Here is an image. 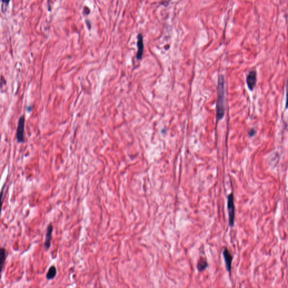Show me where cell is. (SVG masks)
<instances>
[{
  "mask_svg": "<svg viewBox=\"0 0 288 288\" xmlns=\"http://www.w3.org/2000/svg\"><path fill=\"white\" fill-rule=\"evenodd\" d=\"M24 128H25V118L24 116L20 118L17 130V139L19 143H22L24 141Z\"/></svg>",
  "mask_w": 288,
  "mask_h": 288,
  "instance_id": "3",
  "label": "cell"
},
{
  "mask_svg": "<svg viewBox=\"0 0 288 288\" xmlns=\"http://www.w3.org/2000/svg\"><path fill=\"white\" fill-rule=\"evenodd\" d=\"M256 134V131L254 128H252L249 131V137H252Z\"/></svg>",
  "mask_w": 288,
  "mask_h": 288,
  "instance_id": "12",
  "label": "cell"
},
{
  "mask_svg": "<svg viewBox=\"0 0 288 288\" xmlns=\"http://www.w3.org/2000/svg\"><path fill=\"white\" fill-rule=\"evenodd\" d=\"M3 194H4V188L2 189L1 191L0 192V216H1V209L2 207V204H3Z\"/></svg>",
  "mask_w": 288,
  "mask_h": 288,
  "instance_id": "11",
  "label": "cell"
},
{
  "mask_svg": "<svg viewBox=\"0 0 288 288\" xmlns=\"http://www.w3.org/2000/svg\"><path fill=\"white\" fill-rule=\"evenodd\" d=\"M137 47L138 50L137 52V58L140 59L142 56L144 51V43H143V36L141 34H138L137 36Z\"/></svg>",
  "mask_w": 288,
  "mask_h": 288,
  "instance_id": "7",
  "label": "cell"
},
{
  "mask_svg": "<svg viewBox=\"0 0 288 288\" xmlns=\"http://www.w3.org/2000/svg\"><path fill=\"white\" fill-rule=\"evenodd\" d=\"M225 87H224V78L222 76H220L218 81V100L217 104V119L220 120L223 118L225 114Z\"/></svg>",
  "mask_w": 288,
  "mask_h": 288,
  "instance_id": "1",
  "label": "cell"
},
{
  "mask_svg": "<svg viewBox=\"0 0 288 288\" xmlns=\"http://www.w3.org/2000/svg\"><path fill=\"white\" fill-rule=\"evenodd\" d=\"M222 255H223L224 261H225L226 269L227 271L229 272L230 274L231 271V265H232L233 257L232 254H231L230 251L226 247L224 248L223 249Z\"/></svg>",
  "mask_w": 288,
  "mask_h": 288,
  "instance_id": "4",
  "label": "cell"
},
{
  "mask_svg": "<svg viewBox=\"0 0 288 288\" xmlns=\"http://www.w3.org/2000/svg\"><path fill=\"white\" fill-rule=\"evenodd\" d=\"M52 231H53L52 225L49 224L46 230V238H45V243H44V247L46 250H48L51 245Z\"/></svg>",
  "mask_w": 288,
  "mask_h": 288,
  "instance_id": "6",
  "label": "cell"
},
{
  "mask_svg": "<svg viewBox=\"0 0 288 288\" xmlns=\"http://www.w3.org/2000/svg\"><path fill=\"white\" fill-rule=\"evenodd\" d=\"M57 273L56 268L54 266H52L48 269V272L46 274V278L47 280H52L56 276V275Z\"/></svg>",
  "mask_w": 288,
  "mask_h": 288,
  "instance_id": "10",
  "label": "cell"
},
{
  "mask_svg": "<svg viewBox=\"0 0 288 288\" xmlns=\"http://www.w3.org/2000/svg\"><path fill=\"white\" fill-rule=\"evenodd\" d=\"M208 266V262L206 261V260L203 258H200L197 263L196 267H197L198 270L199 272H201L207 268Z\"/></svg>",
  "mask_w": 288,
  "mask_h": 288,
  "instance_id": "9",
  "label": "cell"
},
{
  "mask_svg": "<svg viewBox=\"0 0 288 288\" xmlns=\"http://www.w3.org/2000/svg\"><path fill=\"white\" fill-rule=\"evenodd\" d=\"M227 210L229 213V226L233 227L235 221V206L233 194L232 193L227 196Z\"/></svg>",
  "mask_w": 288,
  "mask_h": 288,
  "instance_id": "2",
  "label": "cell"
},
{
  "mask_svg": "<svg viewBox=\"0 0 288 288\" xmlns=\"http://www.w3.org/2000/svg\"><path fill=\"white\" fill-rule=\"evenodd\" d=\"M6 258V251L4 248H0V280L1 278V272L4 268Z\"/></svg>",
  "mask_w": 288,
  "mask_h": 288,
  "instance_id": "8",
  "label": "cell"
},
{
  "mask_svg": "<svg viewBox=\"0 0 288 288\" xmlns=\"http://www.w3.org/2000/svg\"><path fill=\"white\" fill-rule=\"evenodd\" d=\"M257 81V73L256 70H250L247 77V83L249 89L253 90Z\"/></svg>",
  "mask_w": 288,
  "mask_h": 288,
  "instance_id": "5",
  "label": "cell"
}]
</instances>
